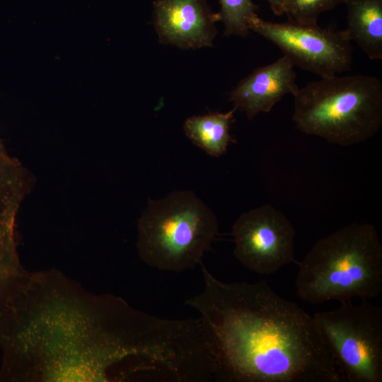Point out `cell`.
<instances>
[{
	"label": "cell",
	"mask_w": 382,
	"mask_h": 382,
	"mask_svg": "<svg viewBox=\"0 0 382 382\" xmlns=\"http://www.w3.org/2000/svg\"><path fill=\"white\" fill-rule=\"evenodd\" d=\"M0 347L2 381H143L161 338L153 315L50 270L30 272L0 311Z\"/></svg>",
	"instance_id": "6da1fadb"
},
{
	"label": "cell",
	"mask_w": 382,
	"mask_h": 382,
	"mask_svg": "<svg viewBox=\"0 0 382 382\" xmlns=\"http://www.w3.org/2000/svg\"><path fill=\"white\" fill-rule=\"evenodd\" d=\"M202 292L185 304L199 313L224 382H341L342 374L313 316L265 280L225 282L202 261Z\"/></svg>",
	"instance_id": "7a4b0ae2"
},
{
	"label": "cell",
	"mask_w": 382,
	"mask_h": 382,
	"mask_svg": "<svg viewBox=\"0 0 382 382\" xmlns=\"http://www.w3.org/2000/svg\"><path fill=\"white\" fill-rule=\"evenodd\" d=\"M298 265L296 292L311 303L367 300L382 291V245L369 223H353L319 239Z\"/></svg>",
	"instance_id": "3957f363"
},
{
	"label": "cell",
	"mask_w": 382,
	"mask_h": 382,
	"mask_svg": "<svg viewBox=\"0 0 382 382\" xmlns=\"http://www.w3.org/2000/svg\"><path fill=\"white\" fill-rule=\"evenodd\" d=\"M293 97L296 128L332 144L362 142L382 125V82L374 76L320 78L299 88Z\"/></svg>",
	"instance_id": "277c9868"
},
{
	"label": "cell",
	"mask_w": 382,
	"mask_h": 382,
	"mask_svg": "<svg viewBox=\"0 0 382 382\" xmlns=\"http://www.w3.org/2000/svg\"><path fill=\"white\" fill-rule=\"evenodd\" d=\"M137 228L141 260L152 268L180 272L199 265L219 224L194 192L177 190L161 199H149Z\"/></svg>",
	"instance_id": "5b68a950"
},
{
	"label": "cell",
	"mask_w": 382,
	"mask_h": 382,
	"mask_svg": "<svg viewBox=\"0 0 382 382\" xmlns=\"http://www.w3.org/2000/svg\"><path fill=\"white\" fill-rule=\"evenodd\" d=\"M349 382L382 381V308L363 300L341 302L313 316Z\"/></svg>",
	"instance_id": "8992f818"
},
{
	"label": "cell",
	"mask_w": 382,
	"mask_h": 382,
	"mask_svg": "<svg viewBox=\"0 0 382 382\" xmlns=\"http://www.w3.org/2000/svg\"><path fill=\"white\" fill-rule=\"evenodd\" d=\"M249 29L278 47L294 66L320 78L330 77L350 69L353 47L347 31L323 28L287 20L270 22L255 15Z\"/></svg>",
	"instance_id": "52a82bcc"
},
{
	"label": "cell",
	"mask_w": 382,
	"mask_h": 382,
	"mask_svg": "<svg viewBox=\"0 0 382 382\" xmlns=\"http://www.w3.org/2000/svg\"><path fill=\"white\" fill-rule=\"evenodd\" d=\"M231 234L236 259L249 270L270 274L294 262L295 230L287 217L270 204L243 213Z\"/></svg>",
	"instance_id": "ba28073f"
},
{
	"label": "cell",
	"mask_w": 382,
	"mask_h": 382,
	"mask_svg": "<svg viewBox=\"0 0 382 382\" xmlns=\"http://www.w3.org/2000/svg\"><path fill=\"white\" fill-rule=\"evenodd\" d=\"M34 182L33 174L8 154L0 139V294L25 272L17 252L16 221Z\"/></svg>",
	"instance_id": "9c48e42d"
},
{
	"label": "cell",
	"mask_w": 382,
	"mask_h": 382,
	"mask_svg": "<svg viewBox=\"0 0 382 382\" xmlns=\"http://www.w3.org/2000/svg\"><path fill=\"white\" fill-rule=\"evenodd\" d=\"M153 8L161 43L181 49L213 45L220 16L212 11L207 0H155Z\"/></svg>",
	"instance_id": "30bf717a"
},
{
	"label": "cell",
	"mask_w": 382,
	"mask_h": 382,
	"mask_svg": "<svg viewBox=\"0 0 382 382\" xmlns=\"http://www.w3.org/2000/svg\"><path fill=\"white\" fill-rule=\"evenodd\" d=\"M294 67L291 60L283 55L254 69L231 91L229 100L234 108L244 111L248 119L270 112L284 96H294L299 89Z\"/></svg>",
	"instance_id": "8fae6325"
},
{
	"label": "cell",
	"mask_w": 382,
	"mask_h": 382,
	"mask_svg": "<svg viewBox=\"0 0 382 382\" xmlns=\"http://www.w3.org/2000/svg\"><path fill=\"white\" fill-rule=\"evenodd\" d=\"M347 31L371 60L382 59V0H345Z\"/></svg>",
	"instance_id": "7c38bea8"
},
{
	"label": "cell",
	"mask_w": 382,
	"mask_h": 382,
	"mask_svg": "<svg viewBox=\"0 0 382 382\" xmlns=\"http://www.w3.org/2000/svg\"><path fill=\"white\" fill-rule=\"evenodd\" d=\"M236 108L226 112H211L187 118L183 125L185 135L211 156L219 157L233 141L230 133Z\"/></svg>",
	"instance_id": "4fadbf2b"
},
{
	"label": "cell",
	"mask_w": 382,
	"mask_h": 382,
	"mask_svg": "<svg viewBox=\"0 0 382 382\" xmlns=\"http://www.w3.org/2000/svg\"><path fill=\"white\" fill-rule=\"evenodd\" d=\"M220 21L224 26V35L245 37L250 33L249 21L257 9L252 0H219Z\"/></svg>",
	"instance_id": "5bb4252c"
},
{
	"label": "cell",
	"mask_w": 382,
	"mask_h": 382,
	"mask_svg": "<svg viewBox=\"0 0 382 382\" xmlns=\"http://www.w3.org/2000/svg\"><path fill=\"white\" fill-rule=\"evenodd\" d=\"M345 0H284V15L287 20L306 24L318 23L319 16Z\"/></svg>",
	"instance_id": "9a60e30c"
},
{
	"label": "cell",
	"mask_w": 382,
	"mask_h": 382,
	"mask_svg": "<svg viewBox=\"0 0 382 382\" xmlns=\"http://www.w3.org/2000/svg\"><path fill=\"white\" fill-rule=\"evenodd\" d=\"M273 13L277 16L284 15V0H267Z\"/></svg>",
	"instance_id": "2e32d148"
}]
</instances>
